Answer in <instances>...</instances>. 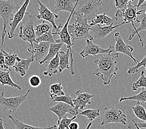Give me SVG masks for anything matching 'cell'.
I'll return each mask as SVG.
<instances>
[{
    "instance_id": "9a60e30c",
    "label": "cell",
    "mask_w": 146,
    "mask_h": 129,
    "mask_svg": "<svg viewBox=\"0 0 146 129\" xmlns=\"http://www.w3.org/2000/svg\"><path fill=\"white\" fill-rule=\"evenodd\" d=\"M133 1V0L129 3L127 8L125 11L122 17H123V22L124 24L131 23L134 29L133 31H135L137 28L134 25V22L140 23L141 21H139L137 17V9L136 5H133L131 4V3Z\"/></svg>"
},
{
    "instance_id": "8fae6325",
    "label": "cell",
    "mask_w": 146,
    "mask_h": 129,
    "mask_svg": "<svg viewBox=\"0 0 146 129\" xmlns=\"http://www.w3.org/2000/svg\"><path fill=\"white\" fill-rule=\"evenodd\" d=\"M75 94L76 97L74 99H73V103L74 105V110L76 116H77L79 109L82 110L92 103V99L95 97V95L89 94L86 92V91L85 92H82L80 90L77 91Z\"/></svg>"
},
{
    "instance_id": "52a82bcc",
    "label": "cell",
    "mask_w": 146,
    "mask_h": 129,
    "mask_svg": "<svg viewBox=\"0 0 146 129\" xmlns=\"http://www.w3.org/2000/svg\"><path fill=\"white\" fill-rule=\"evenodd\" d=\"M127 117L122 110L116 107H105L103 109V120L101 125H105L110 123L121 124L126 125Z\"/></svg>"
},
{
    "instance_id": "7a4b0ae2",
    "label": "cell",
    "mask_w": 146,
    "mask_h": 129,
    "mask_svg": "<svg viewBox=\"0 0 146 129\" xmlns=\"http://www.w3.org/2000/svg\"><path fill=\"white\" fill-rule=\"evenodd\" d=\"M74 13L72 17V22L68 26V32L72 42L75 43V40L84 39L93 40V37L90 35V30L92 27L88 24V20L82 16L74 15Z\"/></svg>"
},
{
    "instance_id": "e0dca14e",
    "label": "cell",
    "mask_w": 146,
    "mask_h": 129,
    "mask_svg": "<svg viewBox=\"0 0 146 129\" xmlns=\"http://www.w3.org/2000/svg\"><path fill=\"white\" fill-rule=\"evenodd\" d=\"M48 110L57 115L58 117V120H60L63 118L67 117V114L68 113L74 115V116H76L74 108L64 103H58L54 106L48 108Z\"/></svg>"
},
{
    "instance_id": "4dcf8cb0",
    "label": "cell",
    "mask_w": 146,
    "mask_h": 129,
    "mask_svg": "<svg viewBox=\"0 0 146 129\" xmlns=\"http://www.w3.org/2000/svg\"><path fill=\"white\" fill-rule=\"evenodd\" d=\"M41 42H48L50 44L61 43V41L60 40H56L54 37V35L52 32V30L45 33L40 37L37 38L36 43Z\"/></svg>"
},
{
    "instance_id": "44dd1931",
    "label": "cell",
    "mask_w": 146,
    "mask_h": 129,
    "mask_svg": "<svg viewBox=\"0 0 146 129\" xmlns=\"http://www.w3.org/2000/svg\"><path fill=\"white\" fill-rule=\"evenodd\" d=\"M8 118L11 120L13 124L15 125V129H55L57 128V125H54L52 127H34L28 124H26L25 123L23 122L20 121L19 120L17 119L12 115H9L8 116ZM6 126H8L10 129H13L11 127H10L8 125L6 124Z\"/></svg>"
},
{
    "instance_id": "8992f818",
    "label": "cell",
    "mask_w": 146,
    "mask_h": 129,
    "mask_svg": "<svg viewBox=\"0 0 146 129\" xmlns=\"http://www.w3.org/2000/svg\"><path fill=\"white\" fill-rule=\"evenodd\" d=\"M30 91L31 89H29L25 95L11 97H5L4 92L0 93V105L3 107V112L8 110L13 116L15 112L18 109L24 101L26 100Z\"/></svg>"
},
{
    "instance_id": "3957f363",
    "label": "cell",
    "mask_w": 146,
    "mask_h": 129,
    "mask_svg": "<svg viewBox=\"0 0 146 129\" xmlns=\"http://www.w3.org/2000/svg\"><path fill=\"white\" fill-rule=\"evenodd\" d=\"M36 17L33 15L26 13L22 22L20 23L19 33L16 35L19 39L27 42L30 44V46L27 48V50L30 53L33 54L34 51V44L36 43L35 33V21Z\"/></svg>"
},
{
    "instance_id": "83f0119b",
    "label": "cell",
    "mask_w": 146,
    "mask_h": 129,
    "mask_svg": "<svg viewBox=\"0 0 146 129\" xmlns=\"http://www.w3.org/2000/svg\"><path fill=\"white\" fill-rule=\"evenodd\" d=\"M1 50L5 56L6 66L8 69H11V68L15 65L17 60L19 58L18 55L16 54H8L4 49H1Z\"/></svg>"
},
{
    "instance_id": "7c38bea8",
    "label": "cell",
    "mask_w": 146,
    "mask_h": 129,
    "mask_svg": "<svg viewBox=\"0 0 146 129\" xmlns=\"http://www.w3.org/2000/svg\"><path fill=\"white\" fill-rule=\"evenodd\" d=\"M29 0H26V1H24L22 6L21 7V8L18 10V11L15 14V16H14L12 21L9 24L10 31L8 32V39H12L14 37L16 36V35L15 34V30L17 28V27H18L19 24L22 22L24 16H25L26 14V9L27 8V6L29 5Z\"/></svg>"
},
{
    "instance_id": "74e56055",
    "label": "cell",
    "mask_w": 146,
    "mask_h": 129,
    "mask_svg": "<svg viewBox=\"0 0 146 129\" xmlns=\"http://www.w3.org/2000/svg\"><path fill=\"white\" fill-rule=\"evenodd\" d=\"M146 66V55L144 57V58L142 59V60L139 62V64H137L136 65L133 66V67H131L127 69V73L129 75H132L138 72V69L141 67H145Z\"/></svg>"
},
{
    "instance_id": "ffe728a7",
    "label": "cell",
    "mask_w": 146,
    "mask_h": 129,
    "mask_svg": "<svg viewBox=\"0 0 146 129\" xmlns=\"http://www.w3.org/2000/svg\"><path fill=\"white\" fill-rule=\"evenodd\" d=\"M117 17H110L108 16H107L105 13L99 14V15L96 16L93 21H92L90 23V25L91 27H93L96 25L106 24V26H108L117 22Z\"/></svg>"
},
{
    "instance_id": "4fadbf2b",
    "label": "cell",
    "mask_w": 146,
    "mask_h": 129,
    "mask_svg": "<svg viewBox=\"0 0 146 129\" xmlns=\"http://www.w3.org/2000/svg\"><path fill=\"white\" fill-rule=\"evenodd\" d=\"M114 38H115L116 42L115 46H114V50L117 54H123L127 55L134 62L137 63V64H139V61L135 59L133 56V54H132L134 51V48L124 42L121 34L119 32L115 33V34H114Z\"/></svg>"
},
{
    "instance_id": "ab89813d",
    "label": "cell",
    "mask_w": 146,
    "mask_h": 129,
    "mask_svg": "<svg viewBox=\"0 0 146 129\" xmlns=\"http://www.w3.org/2000/svg\"><path fill=\"white\" fill-rule=\"evenodd\" d=\"M0 67L2 69H8L7 68L5 64V56L4 54H3L2 50L0 51Z\"/></svg>"
},
{
    "instance_id": "bcb514c9",
    "label": "cell",
    "mask_w": 146,
    "mask_h": 129,
    "mask_svg": "<svg viewBox=\"0 0 146 129\" xmlns=\"http://www.w3.org/2000/svg\"><path fill=\"white\" fill-rule=\"evenodd\" d=\"M92 122H90L88 124L87 126H86V127L84 129H90V128H91V127H92Z\"/></svg>"
},
{
    "instance_id": "603a6c76",
    "label": "cell",
    "mask_w": 146,
    "mask_h": 129,
    "mask_svg": "<svg viewBox=\"0 0 146 129\" xmlns=\"http://www.w3.org/2000/svg\"><path fill=\"white\" fill-rule=\"evenodd\" d=\"M11 69H9L8 71H3L0 69V83L1 84L2 86L7 85L12 88H16L21 90V88L18 85L14 83L11 76H10V73H11Z\"/></svg>"
},
{
    "instance_id": "1f68e13d",
    "label": "cell",
    "mask_w": 146,
    "mask_h": 129,
    "mask_svg": "<svg viewBox=\"0 0 146 129\" xmlns=\"http://www.w3.org/2000/svg\"><path fill=\"white\" fill-rule=\"evenodd\" d=\"M80 115L86 117L90 121H93L100 116V108L95 109H86L81 111Z\"/></svg>"
},
{
    "instance_id": "ba28073f",
    "label": "cell",
    "mask_w": 146,
    "mask_h": 129,
    "mask_svg": "<svg viewBox=\"0 0 146 129\" xmlns=\"http://www.w3.org/2000/svg\"><path fill=\"white\" fill-rule=\"evenodd\" d=\"M74 11L70 13V15L69 16L68 18L67 21V22L65 23L63 27L60 28V30H58L57 32H54L53 33V35H57L58 36L59 39H60V40L61 41V42L67 45V50H70V73L72 75H75V71L74 69V58H73V54H74V51L72 50V46L75 44V43L72 42L71 37L70 36V34L68 32V26L69 24V22H70L71 18L73 15V13H74Z\"/></svg>"
},
{
    "instance_id": "b9f144b4",
    "label": "cell",
    "mask_w": 146,
    "mask_h": 129,
    "mask_svg": "<svg viewBox=\"0 0 146 129\" xmlns=\"http://www.w3.org/2000/svg\"><path fill=\"white\" fill-rule=\"evenodd\" d=\"M79 127L80 126L78 122L73 121L69 125V129H79Z\"/></svg>"
},
{
    "instance_id": "d4e9b609",
    "label": "cell",
    "mask_w": 146,
    "mask_h": 129,
    "mask_svg": "<svg viewBox=\"0 0 146 129\" xmlns=\"http://www.w3.org/2000/svg\"><path fill=\"white\" fill-rule=\"evenodd\" d=\"M59 62H60V59H59L58 55H57L56 57L47 64L46 71H45L43 73L44 75L51 77L53 75H55L58 73Z\"/></svg>"
},
{
    "instance_id": "5bb4252c",
    "label": "cell",
    "mask_w": 146,
    "mask_h": 129,
    "mask_svg": "<svg viewBox=\"0 0 146 129\" xmlns=\"http://www.w3.org/2000/svg\"><path fill=\"white\" fill-rule=\"evenodd\" d=\"M113 24H111L110 26H104L102 27L100 25H96L95 26H93L91 27V29L93 35H94V38L96 39V40H98L103 39L104 38H105L108 35L110 34L111 32H113L114 29H115L119 26L125 24L124 22H121L119 24H116L115 26H113Z\"/></svg>"
},
{
    "instance_id": "f6af8a7d",
    "label": "cell",
    "mask_w": 146,
    "mask_h": 129,
    "mask_svg": "<svg viewBox=\"0 0 146 129\" xmlns=\"http://www.w3.org/2000/svg\"><path fill=\"white\" fill-rule=\"evenodd\" d=\"M4 123H3V120L2 118H0V129H5L4 127Z\"/></svg>"
},
{
    "instance_id": "4316f807",
    "label": "cell",
    "mask_w": 146,
    "mask_h": 129,
    "mask_svg": "<svg viewBox=\"0 0 146 129\" xmlns=\"http://www.w3.org/2000/svg\"><path fill=\"white\" fill-rule=\"evenodd\" d=\"M136 101L139 103H146V89L144 88H142L141 91L138 95H133L129 97L121 96L119 101V103L123 102L124 101Z\"/></svg>"
},
{
    "instance_id": "30bf717a",
    "label": "cell",
    "mask_w": 146,
    "mask_h": 129,
    "mask_svg": "<svg viewBox=\"0 0 146 129\" xmlns=\"http://www.w3.org/2000/svg\"><path fill=\"white\" fill-rule=\"evenodd\" d=\"M37 1L39 4V8L38 9L39 15L36 16V19H43L45 21L49 22L52 24V27H53V33L57 32L59 29L63 27L61 24H59L58 26L55 24V20L58 18V15L52 12L46 5L42 4L40 1Z\"/></svg>"
},
{
    "instance_id": "2e32d148",
    "label": "cell",
    "mask_w": 146,
    "mask_h": 129,
    "mask_svg": "<svg viewBox=\"0 0 146 129\" xmlns=\"http://www.w3.org/2000/svg\"><path fill=\"white\" fill-rule=\"evenodd\" d=\"M50 44L45 42L35 43L34 44V51L32 56L34 60L38 61L39 63L44 60L48 55L49 51Z\"/></svg>"
},
{
    "instance_id": "8d00e7d4",
    "label": "cell",
    "mask_w": 146,
    "mask_h": 129,
    "mask_svg": "<svg viewBox=\"0 0 146 129\" xmlns=\"http://www.w3.org/2000/svg\"><path fill=\"white\" fill-rule=\"evenodd\" d=\"M76 118V116H74L72 118H68L67 116L60 120H58L57 129H69V125Z\"/></svg>"
},
{
    "instance_id": "f1b7e54d",
    "label": "cell",
    "mask_w": 146,
    "mask_h": 129,
    "mask_svg": "<svg viewBox=\"0 0 146 129\" xmlns=\"http://www.w3.org/2000/svg\"><path fill=\"white\" fill-rule=\"evenodd\" d=\"M132 110L135 117L146 122V110L144 106L141 105L139 102H137L134 107H132Z\"/></svg>"
},
{
    "instance_id": "6da1fadb",
    "label": "cell",
    "mask_w": 146,
    "mask_h": 129,
    "mask_svg": "<svg viewBox=\"0 0 146 129\" xmlns=\"http://www.w3.org/2000/svg\"><path fill=\"white\" fill-rule=\"evenodd\" d=\"M119 56L117 53L102 54L94 62L97 65V69L93 74L102 78L105 85L110 84L113 76H117L116 59Z\"/></svg>"
},
{
    "instance_id": "e575fe53",
    "label": "cell",
    "mask_w": 146,
    "mask_h": 129,
    "mask_svg": "<svg viewBox=\"0 0 146 129\" xmlns=\"http://www.w3.org/2000/svg\"><path fill=\"white\" fill-rule=\"evenodd\" d=\"M131 88L134 91H136L138 88H142L146 89V77L144 75V71H142L141 72L140 77L136 81L132 83Z\"/></svg>"
},
{
    "instance_id": "d6a6232c",
    "label": "cell",
    "mask_w": 146,
    "mask_h": 129,
    "mask_svg": "<svg viewBox=\"0 0 146 129\" xmlns=\"http://www.w3.org/2000/svg\"><path fill=\"white\" fill-rule=\"evenodd\" d=\"M50 97L51 100L54 102H58V103H64L68 104V105L72 106L73 108L74 107V103H73L72 97L70 96V95H65L64 96H56L50 95Z\"/></svg>"
},
{
    "instance_id": "d6986e66",
    "label": "cell",
    "mask_w": 146,
    "mask_h": 129,
    "mask_svg": "<svg viewBox=\"0 0 146 129\" xmlns=\"http://www.w3.org/2000/svg\"><path fill=\"white\" fill-rule=\"evenodd\" d=\"M34 61V58L33 56L26 59H21L19 58L13 68L16 73H18L21 76L23 77L26 75L27 71L29 70L31 64Z\"/></svg>"
},
{
    "instance_id": "f35d334b",
    "label": "cell",
    "mask_w": 146,
    "mask_h": 129,
    "mask_svg": "<svg viewBox=\"0 0 146 129\" xmlns=\"http://www.w3.org/2000/svg\"><path fill=\"white\" fill-rule=\"evenodd\" d=\"M29 83L31 87L36 88L41 85V79L39 76L33 75L29 79Z\"/></svg>"
},
{
    "instance_id": "ac0fdd59",
    "label": "cell",
    "mask_w": 146,
    "mask_h": 129,
    "mask_svg": "<svg viewBox=\"0 0 146 129\" xmlns=\"http://www.w3.org/2000/svg\"><path fill=\"white\" fill-rule=\"evenodd\" d=\"M79 3L78 1L74 0H56L55 1V6L53 13L59 11H67L70 13L74 12Z\"/></svg>"
},
{
    "instance_id": "7402d4cb",
    "label": "cell",
    "mask_w": 146,
    "mask_h": 129,
    "mask_svg": "<svg viewBox=\"0 0 146 129\" xmlns=\"http://www.w3.org/2000/svg\"><path fill=\"white\" fill-rule=\"evenodd\" d=\"M64 43H58V44H50L49 51H48V55L45 58L44 60L40 62V65H42L44 64H48L52 59H54L58 55L60 50L63 48Z\"/></svg>"
},
{
    "instance_id": "d590c367",
    "label": "cell",
    "mask_w": 146,
    "mask_h": 129,
    "mask_svg": "<svg viewBox=\"0 0 146 129\" xmlns=\"http://www.w3.org/2000/svg\"><path fill=\"white\" fill-rule=\"evenodd\" d=\"M50 95L56 96H61L65 95V92L64 91V88L62 86V83H54L51 85L50 86Z\"/></svg>"
},
{
    "instance_id": "5b68a950",
    "label": "cell",
    "mask_w": 146,
    "mask_h": 129,
    "mask_svg": "<svg viewBox=\"0 0 146 129\" xmlns=\"http://www.w3.org/2000/svg\"><path fill=\"white\" fill-rule=\"evenodd\" d=\"M102 0H90L85 1L84 4L79 6L75 10L74 15H78L85 17L88 21L91 22L98 15H99V9L102 5Z\"/></svg>"
},
{
    "instance_id": "7bdbcfd3",
    "label": "cell",
    "mask_w": 146,
    "mask_h": 129,
    "mask_svg": "<svg viewBox=\"0 0 146 129\" xmlns=\"http://www.w3.org/2000/svg\"><path fill=\"white\" fill-rule=\"evenodd\" d=\"M146 3V1H144V0H139V1H138L137 5H136L137 10L139 9V8L141 6H144V5L146 6V5H144V3Z\"/></svg>"
},
{
    "instance_id": "277c9868",
    "label": "cell",
    "mask_w": 146,
    "mask_h": 129,
    "mask_svg": "<svg viewBox=\"0 0 146 129\" xmlns=\"http://www.w3.org/2000/svg\"><path fill=\"white\" fill-rule=\"evenodd\" d=\"M19 5H16L13 0L2 1L0 0V17L3 22V27L1 33V45H3L5 38L7 32L6 28L12 20L15 14L21 8Z\"/></svg>"
},
{
    "instance_id": "7dc6e473",
    "label": "cell",
    "mask_w": 146,
    "mask_h": 129,
    "mask_svg": "<svg viewBox=\"0 0 146 129\" xmlns=\"http://www.w3.org/2000/svg\"><path fill=\"white\" fill-rule=\"evenodd\" d=\"M145 69H146V66H145Z\"/></svg>"
},
{
    "instance_id": "60d3db41",
    "label": "cell",
    "mask_w": 146,
    "mask_h": 129,
    "mask_svg": "<svg viewBox=\"0 0 146 129\" xmlns=\"http://www.w3.org/2000/svg\"><path fill=\"white\" fill-rule=\"evenodd\" d=\"M133 123H134L139 128H146V122H144V123H139L137 122V119L136 118H133V120H132Z\"/></svg>"
},
{
    "instance_id": "cb8c5ba5",
    "label": "cell",
    "mask_w": 146,
    "mask_h": 129,
    "mask_svg": "<svg viewBox=\"0 0 146 129\" xmlns=\"http://www.w3.org/2000/svg\"><path fill=\"white\" fill-rule=\"evenodd\" d=\"M58 55L59 59H60V62H59V66L58 69V73H62L65 69H70V63H69V58L70 57V50H67L66 52L60 51L58 52Z\"/></svg>"
},
{
    "instance_id": "9c48e42d",
    "label": "cell",
    "mask_w": 146,
    "mask_h": 129,
    "mask_svg": "<svg viewBox=\"0 0 146 129\" xmlns=\"http://www.w3.org/2000/svg\"><path fill=\"white\" fill-rule=\"evenodd\" d=\"M93 40L86 39V45L83 48V50L80 53V55L83 58H85L89 55L92 56H96L100 54H111L114 50V47L113 44H110V47L105 49L103 48L99 45H96L93 42Z\"/></svg>"
},
{
    "instance_id": "ee69618b",
    "label": "cell",
    "mask_w": 146,
    "mask_h": 129,
    "mask_svg": "<svg viewBox=\"0 0 146 129\" xmlns=\"http://www.w3.org/2000/svg\"><path fill=\"white\" fill-rule=\"evenodd\" d=\"M128 128L129 129H141L139 128L136 125H135L134 123L133 122V124H131L128 125Z\"/></svg>"
},
{
    "instance_id": "f546056e",
    "label": "cell",
    "mask_w": 146,
    "mask_h": 129,
    "mask_svg": "<svg viewBox=\"0 0 146 129\" xmlns=\"http://www.w3.org/2000/svg\"><path fill=\"white\" fill-rule=\"evenodd\" d=\"M131 1H128V0H116L115 6L117 8V11L116 13L115 17H117V18L119 16L122 17L125 11L127 8L128 4Z\"/></svg>"
},
{
    "instance_id": "836d02e7",
    "label": "cell",
    "mask_w": 146,
    "mask_h": 129,
    "mask_svg": "<svg viewBox=\"0 0 146 129\" xmlns=\"http://www.w3.org/2000/svg\"><path fill=\"white\" fill-rule=\"evenodd\" d=\"M51 27L50 25L45 22V21H43V22L40 24L35 26V33L36 36L37 38L42 36L43 34L46 33L48 31L51 30Z\"/></svg>"
},
{
    "instance_id": "484cf974",
    "label": "cell",
    "mask_w": 146,
    "mask_h": 129,
    "mask_svg": "<svg viewBox=\"0 0 146 129\" xmlns=\"http://www.w3.org/2000/svg\"><path fill=\"white\" fill-rule=\"evenodd\" d=\"M142 30H146V14L145 13H144V15H142V17L141 21L140 22V26H139L138 28H137L136 30L133 31V32H132L129 37L128 39L129 40H131L134 38L135 35H137V36L139 37V40L142 44V46L144 48H146V45H144L142 37L139 35V32Z\"/></svg>"
}]
</instances>
